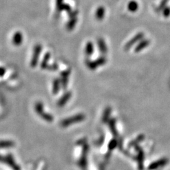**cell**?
Segmentation results:
<instances>
[{"mask_svg": "<svg viewBox=\"0 0 170 170\" xmlns=\"http://www.w3.org/2000/svg\"><path fill=\"white\" fill-rule=\"evenodd\" d=\"M142 34H139L136 35L132 40H131V41H130L129 42L127 43L125 46V50H129L134 44H135L136 42H137L140 39H142Z\"/></svg>", "mask_w": 170, "mask_h": 170, "instance_id": "obj_10", "label": "cell"}, {"mask_svg": "<svg viewBox=\"0 0 170 170\" xmlns=\"http://www.w3.org/2000/svg\"><path fill=\"white\" fill-rule=\"evenodd\" d=\"M72 96V93L71 92H66L64 93V95L61 96L59 99L58 102H57V104L59 107H63L65 105H66L68 101L70 100L71 97Z\"/></svg>", "mask_w": 170, "mask_h": 170, "instance_id": "obj_6", "label": "cell"}, {"mask_svg": "<svg viewBox=\"0 0 170 170\" xmlns=\"http://www.w3.org/2000/svg\"><path fill=\"white\" fill-rule=\"evenodd\" d=\"M23 35L20 32H16L15 34H14L12 39V42L13 44L16 45V46H19L23 42Z\"/></svg>", "mask_w": 170, "mask_h": 170, "instance_id": "obj_8", "label": "cell"}, {"mask_svg": "<svg viewBox=\"0 0 170 170\" xmlns=\"http://www.w3.org/2000/svg\"><path fill=\"white\" fill-rule=\"evenodd\" d=\"M78 13H79L78 10H72L70 13H67V15H68V17L70 18V19H73V18L77 17Z\"/></svg>", "mask_w": 170, "mask_h": 170, "instance_id": "obj_27", "label": "cell"}, {"mask_svg": "<svg viewBox=\"0 0 170 170\" xmlns=\"http://www.w3.org/2000/svg\"><path fill=\"white\" fill-rule=\"evenodd\" d=\"M15 146V143L12 140H1V147L8 149V148L13 147Z\"/></svg>", "mask_w": 170, "mask_h": 170, "instance_id": "obj_19", "label": "cell"}, {"mask_svg": "<svg viewBox=\"0 0 170 170\" xmlns=\"http://www.w3.org/2000/svg\"><path fill=\"white\" fill-rule=\"evenodd\" d=\"M78 21V18H73V19H71L68 21V22L66 24V28L69 31L73 30V28L75 27V25H76Z\"/></svg>", "mask_w": 170, "mask_h": 170, "instance_id": "obj_16", "label": "cell"}, {"mask_svg": "<svg viewBox=\"0 0 170 170\" xmlns=\"http://www.w3.org/2000/svg\"><path fill=\"white\" fill-rule=\"evenodd\" d=\"M85 64L89 70H95L98 67V64L96 62V61H92L89 59H86L85 61Z\"/></svg>", "mask_w": 170, "mask_h": 170, "instance_id": "obj_17", "label": "cell"}, {"mask_svg": "<svg viewBox=\"0 0 170 170\" xmlns=\"http://www.w3.org/2000/svg\"><path fill=\"white\" fill-rule=\"evenodd\" d=\"M97 44L98 47L100 52L103 54V55H105L108 52V48L105 42L102 38H99L97 40Z\"/></svg>", "mask_w": 170, "mask_h": 170, "instance_id": "obj_7", "label": "cell"}, {"mask_svg": "<svg viewBox=\"0 0 170 170\" xmlns=\"http://www.w3.org/2000/svg\"><path fill=\"white\" fill-rule=\"evenodd\" d=\"M42 50V46L41 44H36L34 46V51H33V55H32V57L30 62V66L32 67H36L37 66L39 63V59L40 54H41Z\"/></svg>", "mask_w": 170, "mask_h": 170, "instance_id": "obj_3", "label": "cell"}, {"mask_svg": "<svg viewBox=\"0 0 170 170\" xmlns=\"http://www.w3.org/2000/svg\"><path fill=\"white\" fill-rule=\"evenodd\" d=\"M71 73V70L70 68H68L67 70H64L60 73L61 75V87L63 89H66L67 87V84L69 82V76Z\"/></svg>", "mask_w": 170, "mask_h": 170, "instance_id": "obj_5", "label": "cell"}, {"mask_svg": "<svg viewBox=\"0 0 170 170\" xmlns=\"http://www.w3.org/2000/svg\"><path fill=\"white\" fill-rule=\"evenodd\" d=\"M58 68H59L58 64H57V63H53L52 64L49 65L47 70L50 71H56L58 70Z\"/></svg>", "mask_w": 170, "mask_h": 170, "instance_id": "obj_26", "label": "cell"}, {"mask_svg": "<svg viewBox=\"0 0 170 170\" xmlns=\"http://www.w3.org/2000/svg\"><path fill=\"white\" fill-rule=\"evenodd\" d=\"M50 58V52H46L44 56V58H43L42 62L41 63V68L42 70H45V69H47L49 66V61Z\"/></svg>", "mask_w": 170, "mask_h": 170, "instance_id": "obj_13", "label": "cell"}, {"mask_svg": "<svg viewBox=\"0 0 170 170\" xmlns=\"http://www.w3.org/2000/svg\"><path fill=\"white\" fill-rule=\"evenodd\" d=\"M6 73V69L3 67H1V76L3 77Z\"/></svg>", "mask_w": 170, "mask_h": 170, "instance_id": "obj_28", "label": "cell"}, {"mask_svg": "<svg viewBox=\"0 0 170 170\" xmlns=\"http://www.w3.org/2000/svg\"><path fill=\"white\" fill-rule=\"evenodd\" d=\"M35 110L40 116L44 113V105L41 102H38L35 105Z\"/></svg>", "mask_w": 170, "mask_h": 170, "instance_id": "obj_18", "label": "cell"}, {"mask_svg": "<svg viewBox=\"0 0 170 170\" xmlns=\"http://www.w3.org/2000/svg\"><path fill=\"white\" fill-rule=\"evenodd\" d=\"M95 61L98 64V66H103V65H104L107 63V58L103 56L99 57L98 58H97Z\"/></svg>", "mask_w": 170, "mask_h": 170, "instance_id": "obj_23", "label": "cell"}, {"mask_svg": "<svg viewBox=\"0 0 170 170\" xmlns=\"http://www.w3.org/2000/svg\"><path fill=\"white\" fill-rule=\"evenodd\" d=\"M64 3V0H56V10L57 12L61 13V7L63 6Z\"/></svg>", "mask_w": 170, "mask_h": 170, "instance_id": "obj_25", "label": "cell"}, {"mask_svg": "<svg viewBox=\"0 0 170 170\" xmlns=\"http://www.w3.org/2000/svg\"><path fill=\"white\" fill-rule=\"evenodd\" d=\"M40 117L47 122H52L54 120V117L51 114H48V113H45V112H44V113H43Z\"/></svg>", "mask_w": 170, "mask_h": 170, "instance_id": "obj_22", "label": "cell"}, {"mask_svg": "<svg viewBox=\"0 0 170 170\" xmlns=\"http://www.w3.org/2000/svg\"><path fill=\"white\" fill-rule=\"evenodd\" d=\"M111 113V107H107V108H105V110L103 111V116H102V122L104 123V124H105V123H107V122H109L110 116Z\"/></svg>", "mask_w": 170, "mask_h": 170, "instance_id": "obj_12", "label": "cell"}, {"mask_svg": "<svg viewBox=\"0 0 170 170\" xmlns=\"http://www.w3.org/2000/svg\"><path fill=\"white\" fill-rule=\"evenodd\" d=\"M108 125H109V128L112 135L115 137H118V132L116 128V120L115 118H111L108 122Z\"/></svg>", "mask_w": 170, "mask_h": 170, "instance_id": "obj_9", "label": "cell"}, {"mask_svg": "<svg viewBox=\"0 0 170 170\" xmlns=\"http://www.w3.org/2000/svg\"><path fill=\"white\" fill-rule=\"evenodd\" d=\"M1 162H5L6 164H8L11 168L13 170H20L21 168L20 166L18 165L15 160H14L13 156L11 154H8L6 155L5 156H1Z\"/></svg>", "mask_w": 170, "mask_h": 170, "instance_id": "obj_4", "label": "cell"}, {"mask_svg": "<svg viewBox=\"0 0 170 170\" xmlns=\"http://www.w3.org/2000/svg\"><path fill=\"white\" fill-rule=\"evenodd\" d=\"M138 8V4L135 1H130L128 4V9L131 12H135Z\"/></svg>", "mask_w": 170, "mask_h": 170, "instance_id": "obj_21", "label": "cell"}, {"mask_svg": "<svg viewBox=\"0 0 170 170\" xmlns=\"http://www.w3.org/2000/svg\"><path fill=\"white\" fill-rule=\"evenodd\" d=\"M61 79L56 78L54 79L52 84V93L54 95H56L59 93L60 87H61Z\"/></svg>", "mask_w": 170, "mask_h": 170, "instance_id": "obj_15", "label": "cell"}, {"mask_svg": "<svg viewBox=\"0 0 170 170\" xmlns=\"http://www.w3.org/2000/svg\"><path fill=\"white\" fill-rule=\"evenodd\" d=\"M105 13V10L104 7L102 6H99L96 10V13H95L96 19L99 21L102 20L104 19Z\"/></svg>", "mask_w": 170, "mask_h": 170, "instance_id": "obj_11", "label": "cell"}, {"mask_svg": "<svg viewBox=\"0 0 170 170\" xmlns=\"http://www.w3.org/2000/svg\"><path fill=\"white\" fill-rule=\"evenodd\" d=\"M118 146V141L117 140L114 138L112 139L109 143H108V150H109L110 152H111L113 151L115 148H116V147Z\"/></svg>", "mask_w": 170, "mask_h": 170, "instance_id": "obj_20", "label": "cell"}, {"mask_svg": "<svg viewBox=\"0 0 170 170\" xmlns=\"http://www.w3.org/2000/svg\"><path fill=\"white\" fill-rule=\"evenodd\" d=\"M94 52V45L93 42L89 41L86 43L85 46V54L87 57L92 56Z\"/></svg>", "mask_w": 170, "mask_h": 170, "instance_id": "obj_14", "label": "cell"}, {"mask_svg": "<svg viewBox=\"0 0 170 170\" xmlns=\"http://www.w3.org/2000/svg\"><path fill=\"white\" fill-rule=\"evenodd\" d=\"M89 151V146L87 143H85L83 145L82 153L80 158L78 160V164L79 167L82 169L85 170L87 168V155Z\"/></svg>", "mask_w": 170, "mask_h": 170, "instance_id": "obj_2", "label": "cell"}, {"mask_svg": "<svg viewBox=\"0 0 170 170\" xmlns=\"http://www.w3.org/2000/svg\"><path fill=\"white\" fill-rule=\"evenodd\" d=\"M85 119V115L83 114H78L74 115L73 117H70L64 119L61 122V125L63 127H67L70 125L76 124V123L81 122Z\"/></svg>", "mask_w": 170, "mask_h": 170, "instance_id": "obj_1", "label": "cell"}, {"mask_svg": "<svg viewBox=\"0 0 170 170\" xmlns=\"http://www.w3.org/2000/svg\"><path fill=\"white\" fill-rule=\"evenodd\" d=\"M63 11H65V12H66L67 13H69L72 11V8L70 5L67 4V3H64L63 6L61 7V12H63Z\"/></svg>", "mask_w": 170, "mask_h": 170, "instance_id": "obj_24", "label": "cell"}]
</instances>
